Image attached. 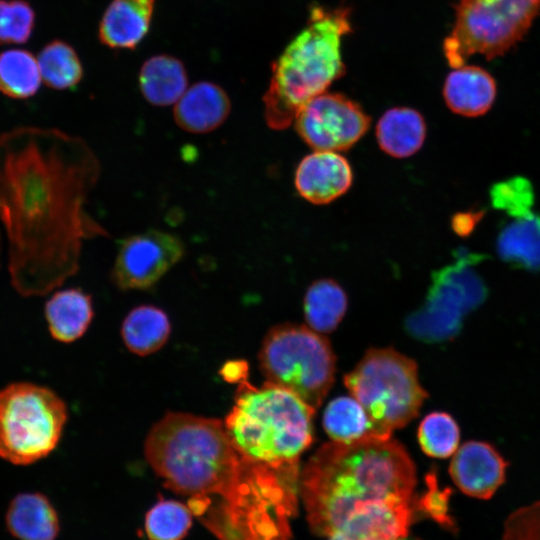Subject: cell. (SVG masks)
Segmentation results:
<instances>
[{
  "mask_svg": "<svg viewBox=\"0 0 540 540\" xmlns=\"http://www.w3.org/2000/svg\"><path fill=\"white\" fill-rule=\"evenodd\" d=\"M315 411L294 393L269 382L261 387L239 382L224 426L245 459L280 468L298 464L312 442Z\"/></svg>",
  "mask_w": 540,
  "mask_h": 540,
  "instance_id": "5b68a950",
  "label": "cell"
},
{
  "mask_svg": "<svg viewBox=\"0 0 540 540\" xmlns=\"http://www.w3.org/2000/svg\"><path fill=\"white\" fill-rule=\"evenodd\" d=\"M170 331L169 318L162 309L153 305H141L125 317L121 335L131 352L146 356L164 346Z\"/></svg>",
  "mask_w": 540,
  "mask_h": 540,
  "instance_id": "603a6c76",
  "label": "cell"
},
{
  "mask_svg": "<svg viewBox=\"0 0 540 540\" xmlns=\"http://www.w3.org/2000/svg\"><path fill=\"white\" fill-rule=\"evenodd\" d=\"M507 461L490 443L468 441L454 453L449 474L467 496L487 500L506 479Z\"/></svg>",
  "mask_w": 540,
  "mask_h": 540,
  "instance_id": "4fadbf2b",
  "label": "cell"
},
{
  "mask_svg": "<svg viewBox=\"0 0 540 540\" xmlns=\"http://www.w3.org/2000/svg\"><path fill=\"white\" fill-rule=\"evenodd\" d=\"M401 540H415V539H406V538H404V539H401Z\"/></svg>",
  "mask_w": 540,
  "mask_h": 540,
  "instance_id": "8d00e7d4",
  "label": "cell"
},
{
  "mask_svg": "<svg viewBox=\"0 0 540 540\" xmlns=\"http://www.w3.org/2000/svg\"><path fill=\"white\" fill-rule=\"evenodd\" d=\"M418 441L423 452L434 458H448L458 449L460 429L446 412H432L420 423Z\"/></svg>",
  "mask_w": 540,
  "mask_h": 540,
  "instance_id": "f1b7e54d",
  "label": "cell"
},
{
  "mask_svg": "<svg viewBox=\"0 0 540 540\" xmlns=\"http://www.w3.org/2000/svg\"><path fill=\"white\" fill-rule=\"evenodd\" d=\"M259 363L266 382L294 393L314 410L334 382L336 358L328 339L303 325L282 324L269 330Z\"/></svg>",
  "mask_w": 540,
  "mask_h": 540,
  "instance_id": "52a82bcc",
  "label": "cell"
},
{
  "mask_svg": "<svg viewBox=\"0 0 540 540\" xmlns=\"http://www.w3.org/2000/svg\"><path fill=\"white\" fill-rule=\"evenodd\" d=\"M230 110L229 96L220 86L200 81L189 87L175 103L173 117L182 130L205 134L220 127Z\"/></svg>",
  "mask_w": 540,
  "mask_h": 540,
  "instance_id": "9a60e30c",
  "label": "cell"
},
{
  "mask_svg": "<svg viewBox=\"0 0 540 540\" xmlns=\"http://www.w3.org/2000/svg\"><path fill=\"white\" fill-rule=\"evenodd\" d=\"M37 62L41 78L50 88H72L80 82L83 75L77 53L61 40L48 43L39 53Z\"/></svg>",
  "mask_w": 540,
  "mask_h": 540,
  "instance_id": "4316f807",
  "label": "cell"
},
{
  "mask_svg": "<svg viewBox=\"0 0 540 540\" xmlns=\"http://www.w3.org/2000/svg\"><path fill=\"white\" fill-rule=\"evenodd\" d=\"M0 251H1V239H0Z\"/></svg>",
  "mask_w": 540,
  "mask_h": 540,
  "instance_id": "74e56055",
  "label": "cell"
},
{
  "mask_svg": "<svg viewBox=\"0 0 540 540\" xmlns=\"http://www.w3.org/2000/svg\"><path fill=\"white\" fill-rule=\"evenodd\" d=\"M156 0H113L100 22L99 38L111 48L132 49L147 34Z\"/></svg>",
  "mask_w": 540,
  "mask_h": 540,
  "instance_id": "e0dca14e",
  "label": "cell"
},
{
  "mask_svg": "<svg viewBox=\"0 0 540 540\" xmlns=\"http://www.w3.org/2000/svg\"><path fill=\"white\" fill-rule=\"evenodd\" d=\"M38 62L27 50L9 49L0 53V92L14 99L36 94L41 84Z\"/></svg>",
  "mask_w": 540,
  "mask_h": 540,
  "instance_id": "d4e9b609",
  "label": "cell"
},
{
  "mask_svg": "<svg viewBox=\"0 0 540 540\" xmlns=\"http://www.w3.org/2000/svg\"><path fill=\"white\" fill-rule=\"evenodd\" d=\"M100 160L81 137L19 126L0 134V221L8 271L22 296H42L80 267L85 240L108 237L89 213Z\"/></svg>",
  "mask_w": 540,
  "mask_h": 540,
  "instance_id": "6da1fadb",
  "label": "cell"
},
{
  "mask_svg": "<svg viewBox=\"0 0 540 540\" xmlns=\"http://www.w3.org/2000/svg\"><path fill=\"white\" fill-rule=\"evenodd\" d=\"M370 118L359 104L338 93H322L297 114L299 136L317 151H344L367 132Z\"/></svg>",
  "mask_w": 540,
  "mask_h": 540,
  "instance_id": "8fae6325",
  "label": "cell"
},
{
  "mask_svg": "<svg viewBox=\"0 0 540 540\" xmlns=\"http://www.w3.org/2000/svg\"><path fill=\"white\" fill-rule=\"evenodd\" d=\"M501 540H540V501L510 513L504 522Z\"/></svg>",
  "mask_w": 540,
  "mask_h": 540,
  "instance_id": "d6a6232c",
  "label": "cell"
},
{
  "mask_svg": "<svg viewBox=\"0 0 540 540\" xmlns=\"http://www.w3.org/2000/svg\"><path fill=\"white\" fill-rule=\"evenodd\" d=\"M540 0H459L453 28L443 51L452 68L473 55L487 59L505 54L529 30Z\"/></svg>",
  "mask_w": 540,
  "mask_h": 540,
  "instance_id": "9c48e42d",
  "label": "cell"
},
{
  "mask_svg": "<svg viewBox=\"0 0 540 540\" xmlns=\"http://www.w3.org/2000/svg\"><path fill=\"white\" fill-rule=\"evenodd\" d=\"M145 457L166 487L220 540H261L274 524L272 471L240 455L224 422L168 412L149 431Z\"/></svg>",
  "mask_w": 540,
  "mask_h": 540,
  "instance_id": "7a4b0ae2",
  "label": "cell"
},
{
  "mask_svg": "<svg viewBox=\"0 0 540 540\" xmlns=\"http://www.w3.org/2000/svg\"><path fill=\"white\" fill-rule=\"evenodd\" d=\"M426 485L427 490L417 503L418 508L443 528L456 530L455 521L449 514V498L452 490L439 487L435 472L426 475Z\"/></svg>",
  "mask_w": 540,
  "mask_h": 540,
  "instance_id": "1f68e13d",
  "label": "cell"
},
{
  "mask_svg": "<svg viewBox=\"0 0 540 540\" xmlns=\"http://www.w3.org/2000/svg\"><path fill=\"white\" fill-rule=\"evenodd\" d=\"M327 540H344V539L338 536H332V537L327 538Z\"/></svg>",
  "mask_w": 540,
  "mask_h": 540,
  "instance_id": "d590c367",
  "label": "cell"
},
{
  "mask_svg": "<svg viewBox=\"0 0 540 540\" xmlns=\"http://www.w3.org/2000/svg\"><path fill=\"white\" fill-rule=\"evenodd\" d=\"M376 138L382 151L395 158H406L422 147L426 138V123L418 111L395 107L379 119Z\"/></svg>",
  "mask_w": 540,
  "mask_h": 540,
  "instance_id": "ffe728a7",
  "label": "cell"
},
{
  "mask_svg": "<svg viewBox=\"0 0 540 540\" xmlns=\"http://www.w3.org/2000/svg\"><path fill=\"white\" fill-rule=\"evenodd\" d=\"M496 252L509 266L525 271L540 270V215L514 219L499 231Z\"/></svg>",
  "mask_w": 540,
  "mask_h": 540,
  "instance_id": "44dd1931",
  "label": "cell"
},
{
  "mask_svg": "<svg viewBox=\"0 0 540 540\" xmlns=\"http://www.w3.org/2000/svg\"><path fill=\"white\" fill-rule=\"evenodd\" d=\"M67 419L63 400L32 383L0 391V457L27 465L47 456L60 440Z\"/></svg>",
  "mask_w": 540,
  "mask_h": 540,
  "instance_id": "ba28073f",
  "label": "cell"
},
{
  "mask_svg": "<svg viewBox=\"0 0 540 540\" xmlns=\"http://www.w3.org/2000/svg\"><path fill=\"white\" fill-rule=\"evenodd\" d=\"M350 30L348 9H311L306 27L273 65L263 96L264 117L270 128H288L309 101L343 75L341 41Z\"/></svg>",
  "mask_w": 540,
  "mask_h": 540,
  "instance_id": "277c9868",
  "label": "cell"
},
{
  "mask_svg": "<svg viewBox=\"0 0 540 540\" xmlns=\"http://www.w3.org/2000/svg\"><path fill=\"white\" fill-rule=\"evenodd\" d=\"M187 84L183 64L169 55L152 56L140 69V91L146 101L155 106L175 104L187 90Z\"/></svg>",
  "mask_w": 540,
  "mask_h": 540,
  "instance_id": "7402d4cb",
  "label": "cell"
},
{
  "mask_svg": "<svg viewBox=\"0 0 540 540\" xmlns=\"http://www.w3.org/2000/svg\"><path fill=\"white\" fill-rule=\"evenodd\" d=\"M493 76L479 66L464 64L453 68L445 79L443 97L449 109L464 117L486 114L496 99Z\"/></svg>",
  "mask_w": 540,
  "mask_h": 540,
  "instance_id": "2e32d148",
  "label": "cell"
},
{
  "mask_svg": "<svg viewBox=\"0 0 540 540\" xmlns=\"http://www.w3.org/2000/svg\"><path fill=\"white\" fill-rule=\"evenodd\" d=\"M344 384L364 408L370 435L381 439L391 438L395 429L415 418L428 397L415 361L392 348L368 350L345 375Z\"/></svg>",
  "mask_w": 540,
  "mask_h": 540,
  "instance_id": "8992f818",
  "label": "cell"
},
{
  "mask_svg": "<svg viewBox=\"0 0 540 540\" xmlns=\"http://www.w3.org/2000/svg\"><path fill=\"white\" fill-rule=\"evenodd\" d=\"M491 205L515 219L531 215L535 203L534 188L524 176H513L494 183L489 190Z\"/></svg>",
  "mask_w": 540,
  "mask_h": 540,
  "instance_id": "f546056e",
  "label": "cell"
},
{
  "mask_svg": "<svg viewBox=\"0 0 540 540\" xmlns=\"http://www.w3.org/2000/svg\"><path fill=\"white\" fill-rule=\"evenodd\" d=\"M347 295L331 279L313 282L304 297V315L308 326L319 333L332 332L347 309Z\"/></svg>",
  "mask_w": 540,
  "mask_h": 540,
  "instance_id": "cb8c5ba5",
  "label": "cell"
},
{
  "mask_svg": "<svg viewBox=\"0 0 540 540\" xmlns=\"http://www.w3.org/2000/svg\"><path fill=\"white\" fill-rule=\"evenodd\" d=\"M6 527L19 540H55L59 519L48 498L38 492L21 493L10 502Z\"/></svg>",
  "mask_w": 540,
  "mask_h": 540,
  "instance_id": "ac0fdd59",
  "label": "cell"
},
{
  "mask_svg": "<svg viewBox=\"0 0 540 540\" xmlns=\"http://www.w3.org/2000/svg\"><path fill=\"white\" fill-rule=\"evenodd\" d=\"M323 427L334 442L352 443L371 436L368 416L352 396L337 397L327 405Z\"/></svg>",
  "mask_w": 540,
  "mask_h": 540,
  "instance_id": "484cf974",
  "label": "cell"
},
{
  "mask_svg": "<svg viewBox=\"0 0 540 540\" xmlns=\"http://www.w3.org/2000/svg\"><path fill=\"white\" fill-rule=\"evenodd\" d=\"M224 371V376L229 381L240 382L246 378L247 365L245 362H232L226 365Z\"/></svg>",
  "mask_w": 540,
  "mask_h": 540,
  "instance_id": "e575fe53",
  "label": "cell"
},
{
  "mask_svg": "<svg viewBox=\"0 0 540 540\" xmlns=\"http://www.w3.org/2000/svg\"><path fill=\"white\" fill-rule=\"evenodd\" d=\"M298 193L314 204H327L345 194L353 172L347 159L333 151H316L304 157L295 172Z\"/></svg>",
  "mask_w": 540,
  "mask_h": 540,
  "instance_id": "5bb4252c",
  "label": "cell"
},
{
  "mask_svg": "<svg viewBox=\"0 0 540 540\" xmlns=\"http://www.w3.org/2000/svg\"><path fill=\"white\" fill-rule=\"evenodd\" d=\"M415 465L397 441L329 442L299 476L310 529L344 540H401L414 514Z\"/></svg>",
  "mask_w": 540,
  "mask_h": 540,
  "instance_id": "3957f363",
  "label": "cell"
},
{
  "mask_svg": "<svg viewBox=\"0 0 540 540\" xmlns=\"http://www.w3.org/2000/svg\"><path fill=\"white\" fill-rule=\"evenodd\" d=\"M189 506L176 500H161L146 514L145 531L149 540H181L192 524Z\"/></svg>",
  "mask_w": 540,
  "mask_h": 540,
  "instance_id": "83f0119b",
  "label": "cell"
},
{
  "mask_svg": "<svg viewBox=\"0 0 540 540\" xmlns=\"http://www.w3.org/2000/svg\"><path fill=\"white\" fill-rule=\"evenodd\" d=\"M467 264L459 260L434 273L425 302L404 321L411 337L426 343L451 340L460 333L464 316L484 302L487 289Z\"/></svg>",
  "mask_w": 540,
  "mask_h": 540,
  "instance_id": "30bf717a",
  "label": "cell"
},
{
  "mask_svg": "<svg viewBox=\"0 0 540 540\" xmlns=\"http://www.w3.org/2000/svg\"><path fill=\"white\" fill-rule=\"evenodd\" d=\"M486 211L481 208L458 212L451 219L452 230L461 237L469 236L485 216Z\"/></svg>",
  "mask_w": 540,
  "mask_h": 540,
  "instance_id": "836d02e7",
  "label": "cell"
},
{
  "mask_svg": "<svg viewBox=\"0 0 540 540\" xmlns=\"http://www.w3.org/2000/svg\"><path fill=\"white\" fill-rule=\"evenodd\" d=\"M34 25L35 12L27 1L0 0V43H25Z\"/></svg>",
  "mask_w": 540,
  "mask_h": 540,
  "instance_id": "4dcf8cb0",
  "label": "cell"
},
{
  "mask_svg": "<svg viewBox=\"0 0 540 540\" xmlns=\"http://www.w3.org/2000/svg\"><path fill=\"white\" fill-rule=\"evenodd\" d=\"M45 316L53 338L73 342L85 333L93 318L91 296L79 288L58 291L46 302Z\"/></svg>",
  "mask_w": 540,
  "mask_h": 540,
  "instance_id": "d6986e66",
  "label": "cell"
},
{
  "mask_svg": "<svg viewBox=\"0 0 540 540\" xmlns=\"http://www.w3.org/2000/svg\"><path fill=\"white\" fill-rule=\"evenodd\" d=\"M185 255L175 234L149 229L124 238L118 247L111 279L121 290L153 287Z\"/></svg>",
  "mask_w": 540,
  "mask_h": 540,
  "instance_id": "7c38bea8",
  "label": "cell"
}]
</instances>
